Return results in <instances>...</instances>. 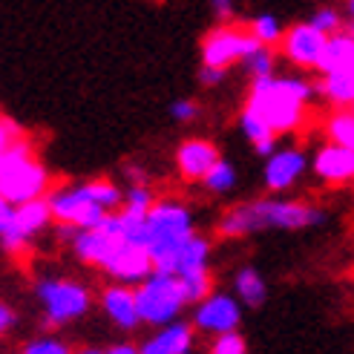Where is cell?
I'll list each match as a JSON object with an SVG mask.
<instances>
[{
	"label": "cell",
	"instance_id": "1f68e13d",
	"mask_svg": "<svg viewBox=\"0 0 354 354\" xmlns=\"http://www.w3.org/2000/svg\"><path fill=\"white\" fill-rule=\"evenodd\" d=\"M308 24H311L314 29H320L323 35H334V32L340 29V15L334 12V9H320Z\"/></svg>",
	"mask_w": 354,
	"mask_h": 354
},
{
	"label": "cell",
	"instance_id": "6da1fadb",
	"mask_svg": "<svg viewBox=\"0 0 354 354\" xmlns=\"http://www.w3.org/2000/svg\"><path fill=\"white\" fill-rule=\"evenodd\" d=\"M314 86L299 78H274L259 75L254 78V90L248 107L257 110L274 127V133H288L303 121V107L311 98Z\"/></svg>",
	"mask_w": 354,
	"mask_h": 354
},
{
	"label": "cell",
	"instance_id": "5bb4252c",
	"mask_svg": "<svg viewBox=\"0 0 354 354\" xmlns=\"http://www.w3.org/2000/svg\"><path fill=\"white\" fill-rule=\"evenodd\" d=\"M176 162H179V170H182V176H187V179H205V173L219 162V153L210 141L193 138L179 147Z\"/></svg>",
	"mask_w": 354,
	"mask_h": 354
},
{
	"label": "cell",
	"instance_id": "8d00e7d4",
	"mask_svg": "<svg viewBox=\"0 0 354 354\" xmlns=\"http://www.w3.org/2000/svg\"><path fill=\"white\" fill-rule=\"evenodd\" d=\"M222 75H225L222 66H205V69H202V84H219Z\"/></svg>",
	"mask_w": 354,
	"mask_h": 354
},
{
	"label": "cell",
	"instance_id": "f1b7e54d",
	"mask_svg": "<svg viewBox=\"0 0 354 354\" xmlns=\"http://www.w3.org/2000/svg\"><path fill=\"white\" fill-rule=\"evenodd\" d=\"M251 32H254V38H257L259 44H265V46L282 41V29H279V24H277V17H271V15L257 17L254 26H251Z\"/></svg>",
	"mask_w": 354,
	"mask_h": 354
},
{
	"label": "cell",
	"instance_id": "ba28073f",
	"mask_svg": "<svg viewBox=\"0 0 354 354\" xmlns=\"http://www.w3.org/2000/svg\"><path fill=\"white\" fill-rule=\"evenodd\" d=\"M49 185V176L44 165H38L35 158H26L21 165H12L9 170L0 173V193L12 205H24L29 199L44 196V190Z\"/></svg>",
	"mask_w": 354,
	"mask_h": 354
},
{
	"label": "cell",
	"instance_id": "836d02e7",
	"mask_svg": "<svg viewBox=\"0 0 354 354\" xmlns=\"http://www.w3.org/2000/svg\"><path fill=\"white\" fill-rule=\"evenodd\" d=\"M26 354H66V346L58 340H38L26 346Z\"/></svg>",
	"mask_w": 354,
	"mask_h": 354
},
{
	"label": "cell",
	"instance_id": "4dcf8cb0",
	"mask_svg": "<svg viewBox=\"0 0 354 354\" xmlns=\"http://www.w3.org/2000/svg\"><path fill=\"white\" fill-rule=\"evenodd\" d=\"M242 351H245V340L236 334V328L219 331V337L214 340V354H242Z\"/></svg>",
	"mask_w": 354,
	"mask_h": 354
},
{
	"label": "cell",
	"instance_id": "f35d334b",
	"mask_svg": "<svg viewBox=\"0 0 354 354\" xmlns=\"http://www.w3.org/2000/svg\"><path fill=\"white\" fill-rule=\"evenodd\" d=\"M12 323H15V314H12V308L0 306V334H3L6 328H12Z\"/></svg>",
	"mask_w": 354,
	"mask_h": 354
},
{
	"label": "cell",
	"instance_id": "74e56055",
	"mask_svg": "<svg viewBox=\"0 0 354 354\" xmlns=\"http://www.w3.org/2000/svg\"><path fill=\"white\" fill-rule=\"evenodd\" d=\"M210 3H214V12L222 17V21H231V15H234L231 0H210Z\"/></svg>",
	"mask_w": 354,
	"mask_h": 354
},
{
	"label": "cell",
	"instance_id": "d6a6232c",
	"mask_svg": "<svg viewBox=\"0 0 354 354\" xmlns=\"http://www.w3.org/2000/svg\"><path fill=\"white\" fill-rule=\"evenodd\" d=\"M124 202H127L130 210H141V214H147V210L153 207L150 190H147V187H141V185L130 187V190H127V196H124Z\"/></svg>",
	"mask_w": 354,
	"mask_h": 354
},
{
	"label": "cell",
	"instance_id": "4fadbf2b",
	"mask_svg": "<svg viewBox=\"0 0 354 354\" xmlns=\"http://www.w3.org/2000/svg\"><path fill=\"white\" fill-rule=\"evenodd\" d=\"M314 170L326 182H351L354 179V150L346 145H326L314 158Z\"/></svg>",
	"mask_w": 354,
	"mask_h": 354
},
{
	"label": "cell",
	"instance_id": "603a6c76",
	"mask_svg": "<svg viewBox=\"0 0 354 354\" xmlns=\"http://www.w3.org/2000/svg\"><path fill=\"white\" fill-rule=\"evenodd\" d=\"M182 286H185V294L190 303H199L210 294V277H207V268H196V271H187V274H179Z\"/></svg>",
	"mask_w": 354,
	"mask_h": 354
},
{
	"label": "cell",
	"instance_id": "44dd1931",
	"mask_svg": "<svg viewBox=\"0 0 354 354\" xmlns=\"http://www.w3.org/2000/svg\"><path fill=\"white\" fill-rule=\"evenodd\" d=\"M196 268H207V242L199 236H190L179 254V262H176V274H187Z\"/></svg>",
	"mask_w": 354,
	"mask_h": 354
},
{
	"label": "cell",
	"instance_id": "ab89813d",
	"mask_svg": "<svg viewBox=\"0 0 354 354\" xmlns=\"http://www.w3.org/2000/svg\"><path fill=\"white\" fill-rule=\"evenodd\" d=\"M133 351H136L133 346H115L113 348V354H133Z\"/></svg>",
	"mask_w": 354,
	"mask_h": 354
},
{
	"label": "cell",
	"instance_id": "f546056e",
	"mask_svg": "<svg viewBox=\"0 0 354 354\" xmlns=\"http://www.w3.org/2000/svg\"><path fill=\"white\" fill-rule=\"evenodd\" d=\"M245 64H248V69L254 73V78H259V75H271V69H274V55L268 52V46H259V49H254L248 58H242Z\"/></svg>",
	"mask_w": 354,
	"mask_h": 354
},
{
	"label": "cell",
	"instance_id": "277c9868",
	"mask_svg": "<svg viewBox=\"0 0 354 354\" xmlns=\"http://www.w3.org/2000/svg\"><path fill=\"white\" fill-rule=\"evenodd\" d=\"M136 303H138L141 320L158 326V323H170L182 311V306L187 303V294L179 274L153 271L136 291Z\"/></svg>",
	"mask_w": 354,
	"mask_h": 354
},
{
	"label": "cell",
	"instance_id": "ffe728a7",
	"mask_svg": "<svg viewBox=\"0 0 354 354\" xmlns=\"http://www.w3.org/2000/svg\"><path fill=\"white\" fill-rule=\"evenodd\" d=\"M49 216H52V207H49V199H44V196L29 199L24 205H15V219H17V225H21L29 236L38 234L41 227H46Z\"/></svg>",
	"mask_w": 354,
	"mask_h": 354
},
{
	"label": "cell",
	"instance_id": "2e32d148",
	"mask_svg": "<svg viewBox=\"0 0 354 354\" xmlns=\"http://www.w3.org/2000/svg\"><path fill=\"white\" fill-rule=\"evenodd\" d=\"M346 66H354V38H351V32H334L326 38V46L320 52V58H317L314 69L328 75Z\"/></svg>",
	"mask_w": 354,
	"mask_h": 354
},
{
	"label": "cell",
	"instance_id": "7c38bea8",
	"mask_svg": "<svg viewBox=\"0 0 354 354\" xmlns=\"http://www.w3.org/2000/svg\"><path fill=\"white\" fill-rule=\"evenodd\" d=\"M239 306L234 303L231 297H205L202 306L196 311V326L205 331H231L239 323Z\"/></svg>",
	"mask_w": 354,
	"mask_h": 354
},
{
	"label": "cell",
	"instance_id": "cb8c5ba5",
	"mask_svg": "<svg viewBox=\"0 0 354 354\" xmlns=\"http://www.w3.org/2000/svg\"><path fill=\"white\" fill-rule=\"evenodd\" d=\"M242 130H245L248 138L254 141V145L257 141H265V138H274V127L251 107H245V113H242Z\"/></svg>",
	"mask_w": 354,
	"mask_h": 354
},
{
	"label": "cell",
	"instance_id": "d6986e66",
	"mask_svg": "<svg viewBox=\"0 0 354 354\" xmlns=\"http://www.w3.org/2000/svg\"><path fill=\"white\" fill-rule=\"evenodd\" d=\"M317 90L337 104H354V66L323 75V81L317 84Z\"/></svg>",
	"mask_w": 354,
	"mask_h": 354
},
{
	"label": "cell",
	"instance_id": "60d3db41",
	"mask_svg": "<svg viewBox=\"0 0 354 354\" xmlns=\"http://www.w3.org/2000/svg\"><path fill=\"white\" fill-rule=\"evenodd\" d=\"M348 15L354 17V0H348Z\"/></svg>",
	"mask_w": 354,
	"mask_h": 354
},
{
	"label": "cell",
	"instance_id": "b9f144b4",
	"mask_svg": "<svg viewBox=\"0 0 354 354\" xmlns=\"http://www.w3.org/2000/svg\"><path fill=\"white\" fill-rule=\"evenodd\" d=\"M351 38H354V26H351Z\"/></svg>",
	"mask_w": 354,
	"mask_h": 354
},
{
	"label": "cell",
	"instance_id": "5b68a950",
	"mask_svg": "<svg viewBox=\"0 0 354 354\" xmlns=\"http://www.w3.org/2000/svg\"><path fill=\"white\" fill-rule=\"evenodd\" d=\"M49 207H52V216H55L58 222L78 225L81 231H84V227L101 225V219L107 216V207H101L98 202H93V196L86 193L84 185L66 187V190H55L49 196Z\"/></svg>",
	"mask_w": 354,
	"mask_h": 354
},
{
	"label": "cell",
	"instance_id": "8fae6325",
	"mask_svg": "<svg viewBox=\"0 0 354 354\" xmlns=\"http://www.w3.org/2000/svg\"><path fill=\"white\" fill-rule=\"evenodd\" d=\"M326 38L320 29H314L311 24H299L294 29L286 32V38H282V49H286V55L297 64V66H317V58H320V52L326 46Z\"/></svg>",
	"mask_w": 354,
	"mask_h": 354
},
{
	"label": "cell",
	"instance_id": "3957f363",
	"mask_svg": "<svg viewBox=\"0 0 354 354\" xmlns=\"http://www.w3.org/2000/svg\"><path fill=\"white\" fill-rule=\"evenodd\" d=\"M193 236L190 231V214L176 205V202H162L147 210V236L145 245L153 257V271L176 274V262H179L182 248Z\"/></svg>",
	"mask_w": 354,
	"mask_h": 354
},
{
	"label": "cell",
	"instance_id": "52a82bcc",
	"mask_svg": "<svg viewBox=\"0 0 354 354\" xmlns=\"http://www.w3.org/2000/svg\"><path fill=\"white\" fill-rule=\"evenodd\" d=\"M38 297L46 306V317L52 323H66L73 317H81L90 308V294H86L75 282H58L46 279L38 286Z\"/></svg>",
	"mask_w": 354,
	"mask_h": 354
},
{
	"label": "cell",
	"instance_id": "9c48e42d",
	"mask_svg": "<svg viewBox=\"0 0 354 354\" xmlns=\"http://www.w3.org/2000/svg\"><path fill=\"white\" fill-rule=\"evenodd\" d=\"M262 44L254 38V32H239V29H216L214 35H207V41L202 46V58L205 66H227L234 61L248 58L254 49H259Z\"/></svg>",
	"mask_w": 354,
	"mask_h": 354
},
{
	"label": "cell",
	"instance_id": "7a4b0ae2",
	"mask_svg": "<svg viewBox=\"0 0 354 354\" xmlns=\"http://www.w3.org/2000/svg\"><path fill=\"white\" fill-rule=\"evenodd\" d=\"M323 214L311 205L299 202H254L245 205L234 214H227L219 225L225 236H242L251 231H262V227H282V231H297V227L320 225Z\"/></svg>",
	"mask_w": 354,
	"mask_h": 354
},
{
	"label": "cell",
	"instance_id": "4316f807",
	"mask_svg": "<svg viewBox=\"0 0 354 354\" xmlns=\"http://www.w3.org/2000/svg\"><path fill=\"white\" fill-rule=\"evenodd\" d=\"M86 187V193L93 196V202H98L101 207H115V205H121V190L115 187V185H110V182H86L84 185Z\"/></svg>",
	"mask_w": 354,
	"mask_h": 354
},
{
	"label": "cell",
	"instance_id": "e0dca14e",
	"mask_svg": "<svg viewBox=\"0 0 354 354\" xmlns=\"http://www.w3.org/2000/svg\"><path fill=\"white\" fill-rule=\"evenodd\" d=\"M104 311L113 317V323L121 326V328H133L141 314H138V303H136V291L130 288H107L104 291Z\"/></svg>",
	"mask_w": 354,
	"mask_h": 354
},
{
	"label": "cell",
	"instance_id": "9a60e30c",
	"mask_svg": "<svg viewBox=\"0 0 354 354\" xmlns=\"http://www.w3.org/2000/svg\"><path fill=\"white\" fill-rule=\"evenodd\" d=\"M306 170V156L299 150H279L268 158L265 167V182L271 190H286L297 182V176Z\"/></svg>",
	"mask_w": 354,
	"mask_h": 354
},
{
	"label": "cell",
	"instance_id": "ac0fdd59",
	"mask_svg": "<svg viewBox=\"0 0 354 354\" xmlns=\"http://www.w3.org/2000/svg\"><path fill=\"white\" fill-rule=\"evenodd\" d=\"M190 343H193L190 326L176 323V326H167L162 334H156L150 343L141 346V351L145 354H182L190 348Z\"/></svg>",
	"mask_w": 354,
	"mask_h": 354
},
{
	"label": "cell",
	"instance_id": "8992f818",
	"mask_svg": "<svg viewBox=\"0 0 354 354\" xmlns=\"http://www.w3.org/2000/svg\"><path fill=\"white\" fill-rule=\"evenodd\" d=\"M121 242H124L121 219L107 214V216L101 219V225L84 227V231L75 234V254L84 262H93V265H101V268H104Z\"/></svg>",
	"mask_w": 354,
	"mask_h": 354
},
{
	"label": "cell",
	"instance_id": "d590c367",
	"mask_svg": "<svg viewBox=\"0 0 354 354\" xmlns=\"http://www.w3.org/2000/svg\"><path fill=\"white\" fill-rule=\"evenodd\" d=\"M173 115L179 121H190L193 115H196V104L193 101H176L173 104Z\"/></svg>",
	"mask_w": 354,
	"mask_h": 354
},
{
	"label": "cell",
	"instance_id": "484cf974",
	"mask_svg": "<svg viewBox=\"0 0 354 354\" xmlns=\"http://www.w3.org/2000/svg\"><path fill=\"white\" fill-rule=\"evenodd\" d=\"M205 187L207 190H216V193H222V190H227L234 182H236V173H234V167L227 165V162H216L214 167H210L207 173H205Z\"/></svg>",
	"mask_w": 354,
	"mask_h": 354
},
{
	"label": "cell",
	"instance_id": "d4e9b609",
	"mask_svg": "<svg viewBox=\"0 0 354 354\" xmlns=\"http://www.w3.org/2000/svg\"><path fill=\"white\" fill-rule=\"evenodd\" d=\"M0 242H3V248H6L9 254H24L26 251V242H29V234L12 216L3 227H0Z\"/></svg>",
	"mask_w": 354,
	"mask_h": 354
},
{
	"label": "cell",
	"instance_id": "e575fe53",
	"mask_svg": "<svg viewBox=\"0 0 354 354\" xmlns=\"http://www.w3.org/2000/svg\"><path fill=\"white\" fill-rule=\"evenodd\" d=\"M15 138H21V127L9 118H0V150H6Z\"/></svg>",
	"mask_w": 354,
	"mask_h": 354
},
{
	"label": "cell",
	"instance_id": "83f0119b",
	"mask_svg": "<svg viewBox=\"0 0 354 354\" xmlns=\"http://www.w3.org/2000/svg\"><path fill=\"white\" fill-rule=\"evenodd\" d=\"M328 136L337 141V145H346L354 150V115H348V113L334 115L328 124Z\"/></svg>",
	"mask_w": 354,
	"mask_h": 354
},
{
	"label": "cell",
	"instance_id": "30bf717a",
	"mask_svg": "<svg viewBox=\"0 0 354 354\" xmlns=\"http://www.w3.org/2000/svg\"><path fill=\"white\" fill-rule=\"evenodd\" d=\"M104 268H107L113 277L124 279V282H138V279H145V277L153 274V257L147 251V245L124 239Z\"/></svg>",
	"mask_w": 354,
	"mask_h": 354
},
{
	"label": "cell",
	"instance_id": "7402d4cb",
	"mask_svg": "<svg viewBox=\"0 0 354 354\" xmlns=\"http://www.w3.org/2000/svg\"><path fill=\"white\" fill-rule=\"evenodd\" d=\"M236 291H239V297L245 299L248 306H259L262 299H265V282H262V277L254 271V268H245V271H239V277H236Z\"/></svg>",
	"mask_w": 354,
	"mask_h": 354
}]
</instances>
